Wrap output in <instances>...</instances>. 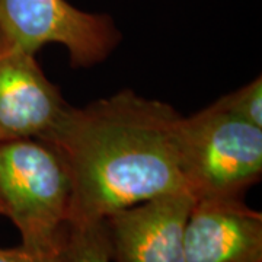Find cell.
<instances>
[{"label": "cell", "instance_id": "obj_4", "mask_svg": "<svg viewBox=\"0 0 262 262\" xmlns=\"http://www.w3.org/2000/svg\"><path fill=\"white\" fill-rule=\"evenodd\" d=\"M0 32L32 54L61 44L73 67L105 61L121 38L111 16L77 9L67 0H0Z\"/></svg>", "mask_w": 262, "mask_h": 262}, {"label": "cell", "instance_id": "obj_7", "mask_svg": "<svg viewBox=\"0 0 262 262\" xmlns=\"http://www.w3.org/2000/svg\"><path fill=\"white\" fill-rule=\"evenodd\" d=\"M184 245L187 262H262V214L237 196L195 198Z\"/></svg>", "mask_w": 262, "mask_h": 262}, {"label": "cell", "instance_id": "obj_9", "mask_svg": "<svg viewBox=\"0 0 262 262\" xmlns=\"http://www.w3.org/2000/svg\"><path fill=\"white\" fill-rule=\"evenodd\" d=\"M226 108L256 127L262 128V77L258 76L252 82L239 88L232 94L220 98Z\"/></svg>", "mask_w": 262, "mask_h": 262}, {"label": "cell", "instance_id": "obj_1", "mask_svg": "<svg viewBox=\"0 0 262 262\" xmlns=\"http://www.w3.org/2000/svg\"><path fill=\"white\" fill-rule=\"evenodd\" d=\"M181 121L170 105L130 89L83 108L70 106L46 141L58 151L70 177L69 225L103 222L150 198L189 191Z\"/></svg>", "mask_w": 262, "mask_h": 262}, {"label": "cell", "instance_id": "obj_8", "mask_svg": "<svg viewBox=\"0 0 262 262\" xmlns=\"http://www.w3.org/2000/svg\"><path fill=\"white\" fill-rule=\"evenodd\" d=\"M64 259L66 262H113L105 223L69 225Z\"/></svg>", "mask_w": 262, "mask_h": 262}, {"label": "cell", "instance_id": "obj_10", "mask_svg": "<svg viewBox=\"0 0 262 262\" xmlns=\"http://www.w3.org/2000/svg\"><path fill=\"white\" fill-rule=\"evenodd\" d=\"M0 262H66V259L64 253H41L20 245L18 248H0Z\"/></svg>", "mask_w": 262, "mask_h": 262}, {"label": "cell", "instance_id": "obj_3", "mask_svg": "<svg viewBox=\"0 0 262 262\" xmlns=\"http://www.w3.org/2000/svg\"><path fill=\"white\" fill-rule=\"evenodd\" d=\"M182 169L195 198L237 196L262 175V128L230 113L220 99L182 117Z\"/></svg>", "mask_w": 262, "mask_h": 262}, {"label": "cell", "instance_id": "obj_6", "mask_svg": "<svg viewBox=\"0 0 262 262\" xmlns=\"http://www.w3.org/2000/svg\"><path fill=\"white\" fill-rule=\"evenodd\" d=\"M194 201L189 191H179L108 215L111 261L187 262L184 234Z\"/></svg>", "mask_w": 262, "mask_h": 262}, {"label": "cell", "instance_id": "obj_5", "mask_svg": "<svg viewBox=\"0 0 262 262\" xmlns=\"http://www.w3.org/2000/svg\"><path fill=\"white\" fill-rule=\"evenodd\" d=\"M69 110L35 54L0 32V144L20 139L47 141Z\"/></svg>", "mask_w": 262, "mask_h": 262}, {"label": "cell", "instance_id": "obj_2", "mask_svg": "<svg viewBox=\"0 0 262 262\" xmlns=\"http://www.w3.org/2000/svg\"><path fill=\"white\" fill-rule=\"evenodd\" d=\"M72 185L51 144L20 139L0 144V215L20 233L22 246L63 255Z\"/></svg>", "mask_w": 262, "mask_h": 262}]
</instances>
